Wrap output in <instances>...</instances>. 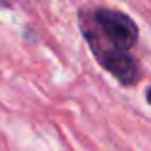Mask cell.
Wrapping results in <instances>:
<instances>
[{
	"mask_svg": "<svg viewBox=\"0 0 151 151\" xmlns=\"http://www.w3.org/2000/svg\"><path fill=\"white\" fill-rule=\"evenodd\" d=\"M145 98H147V103L151 105V86L147 88V92H145Z\"/></svg>",
	"mask_w": 151,
	"mask_h": 151,
	"instance_id": "7a4b0ae2",
	"label": "cell"
},
{
	"mask_svg": "<svg viewBox=\"0 0 151 151\" xmlns=\"http://www.w3.org/2000/svg\"><path fill=\"white\" fill-rule=\"evenodd\" d=\"M81 29L98 63L122 86L140 81V69L130 50L138 42V27L130 15L113 8H94L78 14Z\"/></svg>",
	"mask_w": 151,
	"mask_h": 151,
	"instance_id": "6da1fadb",
	"label": "cell"
}]
</instances>
